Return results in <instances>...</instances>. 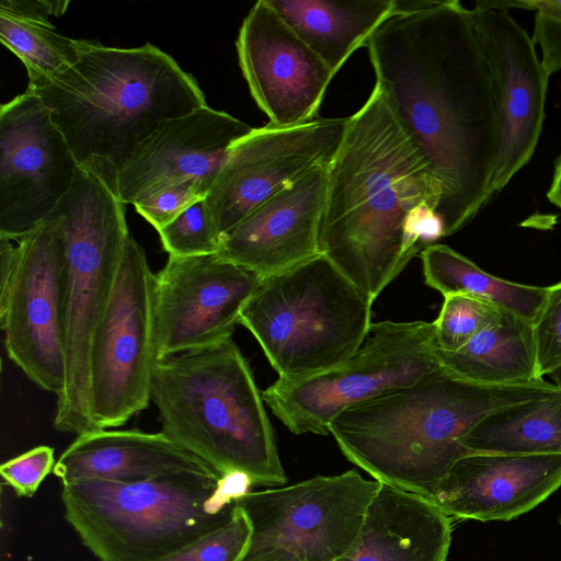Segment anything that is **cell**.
<instances>
[{"label":"cell","instance_id":"8","mask_svg":"<svg viewBox=\"0 0 561 561\" xmlns=\"http://www.w3.org/2000/svg\"><path fill=\"white\" fill-rule=\"evenodd\" d=\"M373 301L324 254L266 276L239 324L278 378H300L351 357L371 325Z\"/></svg>","mask_w":561,"mask_h":561},{"label":"cell","instance_id":"28","mask_svg":"<svg viewBox=\"0 0 561 561\" xmlns=\"http://www.w3.org/2000/svg\"><path fill=\"white\" fill-rule=\"evenodd\" d=\"M496 306L465 296H444L439 314L434 320L437 348L454 352L462 347L478 332L495 322L503 313Z\"/></svg>","mask_w":561,"mask_h":561},{"label":"cell","instance_id":"9","mask_svg":"<svg viewBox=\"0 0 561 561\" xmlns=\"http://www.w3.org/2000/svg\"><path fill=\"white\" fill-rule=\"evenodd\" d=\"M442 368L434 322L371 323L358 350L342 363L300 378H278L263 392L294 434L328 435L343 411L417 382Z\"/></svg>","mask_w":561,"mask_h":561},{"label":"cell","instance_id":"20","mask_svg":"<svg viewBox=\"0 0 561 561\" xmlns=\"http://www.w3.org/2000/svg\"><path fill=\"white\" fill-rule=\"evenodd\" d=\"M561 486V454H470L458 459L430 501L448 517L511 520Z\"/></svg>","mask_w":561,"mask_h":561},{"label":"cell","instance_id":"11","mask_svg":"<svg viewBox=\"0 0 561 561\" xmlns=\"http://www.w3.org/2000/svg\"><path fill=\"white\" fill-rule=\"evenodd\" d=\"M380 485L350 470L252 490L237 502L252 526L242 561H342L357 545Z\"/></svg>","mask_w":561,"mask_h":561},{"label":"cell","instance_id":"23","mask_svg":"<svg viewBox=\"0 0 561 561\" xmlns=\"http://www.w3.org/2000/svg\"><path fill=\"white\" fill-rule=\"evenodd\" d=\"M335 76L393 12L396 0H266Z\"/></svg>","mask_w":561,"mask_h":561},{"label":"cell","instance_id":"4","mask_svg":"<svg viewBox=\"0 0 561 561\" xmlns=\"http://www.w3.org/2000/svg\"><path fill=\"white\" fill-rule=\"evenodd\" d=\"M26 89L47 106L79 163L100 157L118 169L164 121L207 105L195 78L150 43L91 41L72 66Z\"/></svg>","mask_w":561,"mask_h":561},{"label":"cell","instance_id":"29","mask_svg":"<svg viewBox=\"0 0 561 561\" xmlns=\"http://www.w3.org/2000/svg\"><path fill=\"white\" fill-rule=\"evenodd\" d=\"M158 233L169 256H199L217 254L219 251L220 240L216 234L205 198L188 206L159 229Z\"/></svg>","mask_w":561,"mask_h":561},{"label":"cell","instance_id":"22","mask_svg":"<svg viewBox=\"0 0 561 561\" xmlns=\"http://www.w3.org/2000/svg\"><path fill=\"white\" fill-rule=\"evenodd\" d=\"M451 531V518L430 500L381 483L342 561H447Z\"/></svg>","mask_w":561,"mask_h":561},{"label":"cell","instance_id":"26","mask_svg":"<svg viewBox=\"0 0 561 561\" xmlns=\"http://www.w3.org/2000/svg\"><path fill=\"white\" fill-rule=\"evenodd\" d=\"M461 444L469 454H561V390L488 415Z\"/></svg>","mask_w":561,"mask_h":561},{"label":"cell","instance_id":"3","mask_svg":"<svg viewBox=\"0 0 561 561\" xmlns=\"http://www.w3.org/2000/svg\"><path fill=\"white\" fill-rule=\"evenodd\" d=\"M558 390L545 379L516 386L476 383L442 367L343 411L329 433L343 455L374 480L430 500L453 465L470 455L461 442L481 420Z\"/></svg>","mask_w":561,"mask_h":561},{"label":"cell","instance_id":"21","mask_svg":"<svg viewBox=\"0 0 561 561\" xmlns=\"http://www.w3.org/2000/svg\"><path fill=\"white\" fill-rule=\"evenodd\" d=\"M53 472L62 484L92 479L136 482L179 472L221 477L162 432L110 428L78 435L57 459Z\"/></svg>","mask_w":561,"mask_h":561},{"label":"cell","instance_id":"19","mask_svg":"<svg viewBox=\"0 0 561 561\" xmlns=\"http://www.w3.org/2000/svg\"><path fill=\"white\" fill-rule=\"evenodd\" d=\"M329 165L313 169L220 239L217 255L266 277L321 254Z\"/></svg>","mask_w":561,"mask_h":561},{"label":"cell","instance_id":"1","mask_svg":"<svg viewBox=\"0 0 561 561\" xmlns=\"http://www.w3.org/2000/svg\"><path fill=\"white\" fill-rule=\"evenodd\" d=\"M376 85L439 183L446 237L494 195L497 119L489 61L459 1L396 0L367 39Z\"/></svg>","mask_w":561,"mask_h":561},{"label":"cell","instance_id":"5","mask_svg":"<svg viewBox=\"0 0 561 561\" xmlns=\"http://www.w3.org/2000/svg\"><path fill=\"white\" fill-rule=\"evenodd\" d=\"M150 400L161 432L220 476L242 471L255 486L286 483L262 393L232 337L158 360Z\"/></svg>","mask_w":561,"mask_h":561},{"label":"cell","instance_id":"35","mask_svg":"<svg viewBox=\"0 0 561 561\" xmlns=\"http://www.w3.org/2000/svg\"><path fill=\"white\" fill-rule=\"evenodd\" d=\"M547 197L551 204L561 209V156L556 163Z\"/></svg>","mask_w":561,"mask_h":561},{"label":"cell","instance_id":"7","mask_svg":"<svg viewBox=\"0 0 561 561\" xmlns=\"http://www.w3.org/2000/svg\"><path fill=\"white\" fill-rule=\"evenodd\" d=\"M118 168L91 157L79 163L72 186L54 210L65 217V385L57 397L59 432L95 431L90 409L93 333L111 298L130 236L118 192Z\"/></svg>","mask_w":561,"mask_h":561},{"label":"cell","instance_id":"18","mask_svg":"<svg viewBox=\"0 0 561 561\" xmlns=\"http://www.w3.org/2000/svg\"><path fill=\"white\" fill-rule=\"evenodd\" d=\"M252 129L208 105L164 121L118 169L121 199L135 205L163 186L185 181L208 192L232 145Z\"/></svg>","mask_w":561,"mask_h":561},{"label":"cell","instance_id":"37","mask_svg":"<svg viewBox=\"0 0 561 561\" xmlns=\"http://www.w3.org/2000/svg\"><path fill=\"white\" fill-rule=\"evenodd\" d=\"M259 561H284V560H280V559H266V560H259Z\"/></svg>","mask_w":561,"mask_h":561},{"label":"cell","instance_id":"2","mask_svg":"<svg viewBox=\"0 0 561 561\" xmlns=\"http://www.w3.org/2000/svg\"><path fill=\"white\" fill-rule=\"evenodd\" d=\"M442 190L419 148L375 85L352 116L329 165L321 253L373 302L410 262L405 225Z\"/></svg>","mask_w":561,"mask_h":561},{"label":"cell","instance_id":"36","mask_svg":"<svg viewBox=\"0 0 561 561\" xmlns=\"http://www.w3.org/2000/svg\"><path fill=\"white\" fill-rule=\"evenodd\" d=\"M549 377L552 378L553 383L561 390V368L553 371Z\"/></svg>","mask_w":561,"mask_h":561},{"label":"cell","instance_id":"24","mask_svg":"<svg viewBox=\"0 0 561 561\" xmlns=\"http://www.w3.org/2000/svg\"><path fill=\"white\" fill-rule=\"evenodd\" d=\"M442 367L461 379L492 386L541 380L533 322L508 311L454 352L437 348Z\"/></svg>","mask_w":561,"mask_h":561},{"label":"cell","instance_id":"17","mask_svg":"<svg viewBox=\"0 0 561 561\" xmlns=\"http://www.w3.org/2000/svg\"><path fill=\"white\" fill-rule=\"evenodd\" d=\"M236 48L251 95L270 125L291 127L314 119L334 75L266 0L250 9Z\"/></svg>","mask_w":561,"mask_h":561},{"label":"cell","instance_id":"30","mask_svg":"<svg viewBox=\"0 0 561 561\" xmlns=\"http://www.w3.org/2000/svg\"><path fill=\"white\" fill-rule=\"evenodd\" d=\"M251 536V523L245 512L236 504L226 524L160 561H242Z\"/></svg>","mask_w":561,"mask_h":561},{"label":"cell","instance_id":"6","mask_svg":"<svg viewBox=\"0 0 561 561\" xmlns=\"http://www.w3.org/2000/svg\"><path fill=\"white\" fill-rule=\"evenodd\" d=\"M244 472H179L62 484L65 517L100 561H160L226 524L252 491Z\"/></svg>","mask_w":561,"mask_h":561},{"label":"cell","instance_id":"31","mask_svg":"<svg viewBox=\"0 0 561 561\" xmlns=\"http://www.w3.org/2000/svg\"><path fill=\"white\" fill-rule=\"evenodd\" d=\"M484 7L510 10L514 8L533 10L535 27L531 36L534 45L541 49V64L550 77L561 69V0H502L479 1Z\"/></svg>","mask_w":561,"mask_h":561},{"label":"cell","instance_id":"16","mask_svg":"<svg viewBox=\"0 0 561 561\" xmlns=\"http://www.w3.org/2000/svg\"><path fill=\"white\" fill-rule=\"evenodd\" d=\"M471 18L484 48L497 119L491 182L501 192L531 159L542 131L549 76L528 33L507 10L477 2Z\"/></svg>","mask_w":561,"mask_h":561},{"label":"cell","instance_id":"32","mask_svg":"<svg viewBox=\"0 0 561 561\" xmlns=\"http://www.w3.org/2000/svg\"><path fill=\"white\" fill-rule=\"evenodd\" d=\"M533 325L538 373L543 378L561 368V280L549 286Z\"/></svg>","mask_w":561,"mask_h":561},{"label":"cell","instance_id":"13","mask_svg":"<svg viewBox=\"0 0 561 561\" xmlns=\"http://www.w3.org/2000/svg\"><path fill=\"white\" fill-rule=\"evenodd\" d=\"M348 117L270 124L236 141L205 196L219 240L259 206L316 168L332 162Z\"/></svg>","mask_w":561,"mask_h":561},{"label":"cell","instance_id":"33","mask_svg":"<svg viewBox=\"0 0 561 561\" xmlns=\"http://www.w3.org/2000/svg\"><path fill=\"white\" fill-rule=\"evenodd\" d=\"M206 194L207 191L197 182L185 181L163 186L134 206L158 231L188 206L205 198Z\"/></svg>","mask_w":561,"mask_h":561},{"label":"cell","instance_id":"12","mask_svg":"<svg viewBox=\"0 0 561 561\" xmlns=\"http://www.w3.org/2000/svg\"><path fill=\"white\" fill-rule=\"evenodd\" d=\"M154 276L142 247L130 234L91 343L90 409L96 430L125 424L151 401L158 362Z\"/></svg>","mask_w":561,"mask_h":561},{"label":"cell","instance_id":"27","mask_svg":"<svg viewBox=\"0 0 561 561\" xmlns=\"http://www.w3.org/2000/svg\"><path fill=\"white\" fill-rule=\"evenodd\" d=\"M425 283L443 296L465 295L534 322L549 286H531L502 279L445 244L421 252Z\"/></svg>","mask_w":561,"mask_h":561},{"label":"cell","instance_id":"10","mask_svg":"<svg viewBox=\"0 0 561 561\" xmlns=\"http://www.w3.org/2000/svg\"><path fill=\"white\" fill-rule=\"evenodd\" d=\"M65 217L57 210L14 240L0 237V325L8 357L41 389L65 385Z\"/></svg>","mask_w":561,"mask_h":561},{"label":"cell","instance_id":"15","mask_svg":"<svg viewBox=\"0 0 561 561\" xmlns=\"http://www.w3.org/2000/svg\"><path fill=\"white\" fill-rule=\"evenodd\" d=\"M263 278L217 254L169 256L154 276L157 359L231 339Z\"/></svg>","mask_w":561,"mask_h":561},{"label":"cell","instance_id":"25","mask_svg":"<svg viewBox=\"0 0 561 561\" xmlns=\"http://www.w3.org/2000/svg\"><path fill=\"white\" fill-rule=\"evenodd\" d=\"M69 1L1 0L0 39L24 65L28 83L72 66L90 45L58 33L50 16L62 15Z\"/></svg>","mask_w":561,"mask_h":561},{"label":"cell","instance_id":"14","mask_svg":"<svg viewBox=\"0 0 561 561\" xmlns=\"http://www.w3.org/2000/svg\"><path fill=\"white\" fill-rule=\"evenodd\" d=\"M79 162L49 110L25 90L0 108V237L14 240L56 208Z\"/></svg>","mask_w":561,"mask_h":561},{"label":"cell","instance_id":"38","mask_svg":"<svg viewBox=\"0 0 561 561\" xmlns=\"http://www.w3.org/2000/svg\"><path fill=\"white\" fill-rule=\"evenodd\" d=\"M558 522H559V524L561 526V514L559 515Z\"/></svg>","mask_w":561,"mask_h":561},{"label":"cell","instance_id":"34","mask_svg":"<svg viewBox=\"0 0 561 561\" xmlns=\"http://www.w3.org/2000/svg\"><path fill=\"white\" fill-rule=\"evenodd\" d=\"M55 463L54 449L42 445L3 462L0 474L18 495L31 497L54 471Z\"/></svg>","mask_w":561,"mask_h":561}]
</instances>
